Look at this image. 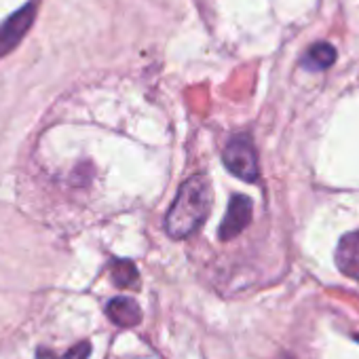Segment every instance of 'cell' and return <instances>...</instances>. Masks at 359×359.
Instances as JSON below:
<instances>
[{
    "label": "cell",
    "mask_w": 359,
    "mask_h": 359,
    "mask_svg": "<svg viewBox=\"0 0 359 359\" xmlns=\"http://www.w3.org/2000/svg\"><path fill=\"white\" fill-rule=\"evenodd\" d=\"M222 158H224L226 169L239 180H245V182H256L258 180V156L248 135L233 137L226 144Z\"/></svg>",
    "instance_id": "cell-2"
},
{
    "label": "cell",
    "mask_w": 359,
    "mask_h": 359,
    "mask_svg": "<svg viewBox=\"0 0 359 359\" xmlns=\"http://www.w3.org/2000/svg\"><path fill=\"white\" fill-rule=\"evenodd\" d=\"M357 340H359V336H357Z\"/></svg>",
    "instance_id": "cell-11"
},
{
    "label": "cell",
    "mask_w": 359,
    "mask_h": 359,
    "mask_svg": "<svg viewBox=\"0 0 359 359\" xmlns=\"http://www.w3.org/2000/svg\"><path fill=\"white\" fill-rule=\"evenodd\" d=\"M336 264L344 275L359 279V231L340 239L336 250Z\"/></svg>",
    "instance_id": "cell-5"
},
{
    "label": "cell",
    "mask_w": 359,
    "mask_h": 359,
    "mask_svg": "<svg viewBox=\"0 0 359 359\" xmlns=\"http://www.w3.org/2000/svg\"><path fill=\"white\" fill-rule=\"evenodd\" d=\"M110 275H112L114 285H118V287H137L140 285V275L131 260H114L110 266Z\"/></svg>",
    "instance_id": "cell-8"
},
{
    "label": "cell",
    "mask_w": 359,
    "mask_h": 359,
    "mask_svg": "<svg viewBox=\"0 0 359 359\" xmlns=\"http://www.w3.org/2000/svg\"><path fill=\"white\" fill-rule=\"evenodd\" d=\"M279 359H292V357H290V355H281Z\"/></svg>",
    "instance_id": "cell-10"
},
{
    "label": "cell",
    "mask_w": 359,
    "mask_h": 359,
    "mask_svg": "<svg viewBox=\"0 0 359 359\" xmlns=\"http://www.w3.org/2000/svg\"><path fill=\"white\" fill-rule=\"evenodd\" d=\"M106 313H108V319L118 327H133L142 319L137 302L133 298H125V296L110 300L106 304Z\"/></svg>",
    "instance_id": "cell-6"
},
{
    "label": "cell",
    "mask_w": 359,
    "mask_h": 359,
    "mask_svg": "<svg viewBox=\"0 0 359 359\" xmlns=\"http://www.w3.org/2000/svg\"><path fill=\"white\" fill-rule=\"evenodd\" d=\"M34 13H36V3L32 0L24 9L13 13L5 24H0V55H7L11 49L20 45V41L24 39V34L30 30L34 22Z\"/></svg>",
    "instance_id": "cell-3"
},
{
    "label": "cell",
    "mask_w": 359,
    "mask_h": 359,
    "mask_svg": "<svg viewBox=\"0 0 359 359\" xmlns=\"http://www.w3.org/2000/svg\"><path fill=\"white\" fill-rule=\"evenodd\" d=\"M336 62V49L327 43H317L309 49L304 57V66L309 70H325Z\"/></svg>",
    "instance_id": "cell-7"
},
{
    "label": "cell",
    "mask_w": 359,
    "mask_h": 359,
    "mask_svg": "<svg viewBox=\"0 0 359 359\" xmlns=\"http://www.w3.org/2000/svg\"><path fill=\"white\" fill-rule=\"evenodd\" d=\"M91 355V344L89 342H79L76 346H72L70 351L57 355L49 348H39L36 359H87Z\"/></svg>",
    "instance_id": "cell-9"
},
{
    "label": "cell",
    "mask_w": 359,
    "mask_h": 359,
    "mask_svg": "<svg viewBox=\"0 0 359 359\" xmlns=\"http://www.w3.org/2000/svg\"><path fill=\"white\" fill-rule=\"evenodd\" d=\"M212 205V189L210 180L201 173L189 177L187 182L180 187L175 201L171 203L165 229L167 235L173 239H187L191 237L208 218Z\"/></svg>",
    "instance_id": "cell-1"
},
{
    "label": "cell",
    "mask_w": 359,
    "mask_h": 359,
    "mask_svg": "<svg viewBox=\"0 0 359 359\" xmlns=\"http://www.w3.org/2000/svg\"><path fill=\"white\" fill-rule=\"evenodd\" d=\"M252 220V201L243 195H235L229 203L226 216L220 224V239L229 241L237 237Z\"/></svg>",
    "instance_id": "cell-4"
}]
</instances>
